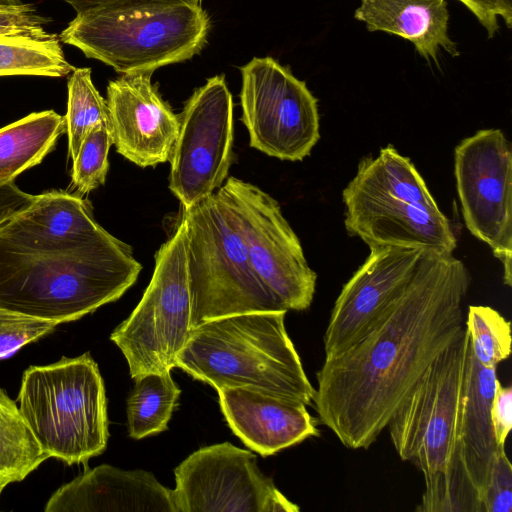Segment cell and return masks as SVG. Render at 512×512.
<instances>
[{
    "label": "cell",
    "mask_w": 512,
    "mask_h": 512,
    "mask_svg": "<svg viewBox=\"0 0 512 512\" xmlns=\"http://www.w3.org/2000/svg\"><path fill=\"white\" fill-rule=\"evenodd\" d=\"M74 69L66 60L57 35L46 39L0 36V76L63 77Z\"/></svg>",
    "instance_id": "cb8c5ba5"
},
{
    "label": "cell",
    "mask_w": 512,
    "mask_h": 512,
    "mask_svg": "<svg viewBox=\"0 0 512 512\" xmlns=\"http://www.w3.org/2000/svg\"><path fill=\"white\" fill-rule=\"evenodd\" d=\"M5 487H6V486H4V485H0V495H1V493H2V491L4 490V488H5Z\"/></svg>",
    "instance_id": "d590c367"
},
{
    "label": "cell",
    "mask_w": 512,
    "mask_h": 512,
    "mask_svg": "<svg viewBox=\"0 0 512 512\" xmlns=\"http://www.w3.org/2000/svg\"><path fill=\"white\" fill-rule=\"evenodd\" d=\"M465 328L475 359L485 367H497L511 353V327L498 311L483 305L468 307Z\"/></svg>",
    "instance_id": "484cf974"
},
{
    "label": "cell",
    "mask_w": 512,
    "mask_h": 512,
    "mask_svg": "<svg viewBox=\"0 0 512 512\" xmlns=\"http://www.w3.org/2000/svg\"><path fill=\"white\" fill-rule=\"evenodd\" d=\"M19 410L49 458L85 464L109 438L105 387L89 353L30 366L22 376Z\"/></svg>",
    "instance_id": "8992f818"
},
{
    "label": "cell",
    "mask_w": 512,
    "mask_h": 512,
    "mask_svg": "<svg viewBox=\"0 0 512 512\" xmlns=\"http://www.w3.org/2000/svg\"><path fill=\"white\" fill-rule=\"evenodd\" d=\"M68 103L65 117L69 156L74 160L89 131L110 125L106 100L93 84L90 68H75L67 83Z\"/></svg>",
    "instance_id": "d4e9b609"
},
{
    "label": "cell",
    "mask_w": 512,
    "mask_h": 512,
    "mask_svg": "<svg viewBox=\"0 0 512 512\" xmlns=\"http://www.w3.org/2000/svg\"><path fill=\"white\" fill-rule=\"evenodd\" d=\"M285 314L252 312L205 321L191 330L176 367L216 390L245 387L310 405L315 388L286 331Z\"/></svg>",
    "instance_id": "3957f363"
},
{
    "label": "cell",
    "mask_w": 512,
    "mask_h": 512,
    "mask_svg": "<svg viewBox=\"0 0 512 512\" xmlns=\"http://www.w3.org/2000/svg\"><path fill=\"white\" fill-rule=\"evenodd\" d=\"M345 228L369 248L401 247L452 254L457 239L411 160L393 146L364 157L342 192Z\"/></svg>",
    "instance_id": "277c9868"
},
{
    "label": "cell",
    "mask_w": 512,
    "mask_h": 512,
    "mask_svg": "<svg viewBox=\"0 0 512 512\" xmlns=\"http://www.w3.org/2000/svg\"><path fill=\"white\" fill-rule=\"evenodd\" d=\"M186 228L181 220L155 254L151 281L131 315L112 332L132 379L176 367L191 332Z\"/></svg>",
    "instance_id": "9c48e42d"
},
{
    "label": "cell",
    "mask_w": 512,
    "mask_h": 512,
    "mask_svg": "<svg viewBox=\"0 0 512 512\" xmlns=\"http://www.w3.org/2000/svg\"><path fill=\"white\" fill-rule=\"evenodd\" d=\"M178 116L169 189L187 209L224 184L234 160L233 99L224 75L207 79Z\"/></svg>",
    "instance_id": "7c38bea8"
},
{
    "label": "cell",
    "mask_w": 512,
    "mask_h": 512,
    "mask_svg": "<svg viewBox=\"0 0 512 512\" xmlns=\"http://www.w3.org/2000/svg\"><path fill=\"white\" fill-rule=\"evenodd\" d=\"M48 458L15 401L0 388V485L21 482Z\"/></svg>",
    "instance_id": "7402d4cb"
},
{
    "label": "cell",
    "mask_w": 512,
    "mask_h": 512,
    "mask_svg": "<svg viewBox=\"0 0 512 512\" xmlns=\"http://www.w3.org/2000/svg\"><path fill=\"white\" fill-rule=\"evenodd\" d=\"M370 32L383 31L410 41L427 61L437 63L439 48L459 55L448 35L446 0H362L354 14Z\"/></svg>",
    "instance_id": "ffe728a7"
},
{
    "label": "cell",
    "mask_w": 512,
    "mask_h": 512,
    "mask_svg": "<svg viewBox=\"0 0 512 512\" xmlns=\"http://www.w3.org/2000/svg\"><path fill=\"white\" fill-rule=\"evenodd\" d=\"M425 250L370 248L334 303L323 337L325 360L341 354L374 326L405 289Z\"/></svg>",
    "instance_id": "9a60e30c"
},
{
    "label": "cell",
    "mask_w": 512,
    "mask_h": 512,
    "mask_svg": "<svg viewBox=\"0 0 512 512\" xmlns=\"http://www.w3.org/2000/svg\"><path fill=\"white\" fill-rule=\"evenodd\" d=\"M180 394L171 371L136 378L127 399L129 436L137 440L167 430Z\"/></svg>",
    "instance_id": "603a6c76"
},
{
    "label": "cell",
    "mask_w": 512,
    "mask_h": 512,
    "mask_svg": "<svg viewBox=\"0 0 512 512\" xmlns=\"http://www.w3.org/2000/svg\"><path fill=\"white\" fill-rule=\"evenodd\" d=\"M59 324L0 308V359L52 332Z\"/></svg>",
    "instance_id": "83f0119b"
},
{
    "label": "cell",
    "mask_w": 512,
    "mask_h": 512,
    "mask_svg": "<svg viewBox=\"0 0 512 512\" xmlns=\"http://www.w3.org/2000/svg\"><path fill=\"white\" fill-rule=\"evenodd\" d=\"M217 391L233 433L263 457L320 435L316 420L299 401L245 387Z\"/></svg>",
    "instance_id": "ac0fdd59"
},
{
    "label": "cell",
    "mask_w": 512,
    "mask_h": 512,
    "mask_svg": "<svg viewBox=\"0 0 512 512\" xmlns=\"http://www.w3.org/2000/svg\"><path fill=\"white\" fill-rule=\"evenodd\" d=\"M460 1V0H459Z\"/></svg>",
    "instance_id": "8d00e7d4"
},
{
    "label": "cell",
    "mask_w": 512,
    "mask_h": 512,
    "mask_svg": "<svg viewBox=\"0 0 512 512\" xmlns=\"http://www.w3.org/2000/svg\"><path fill=\"white\" fill-rule=\"evenodd\" d=\"M45 512H175L173 493L144 470L108 464L84 472L58 488Z\"/></svg>",
    "instance_id": "d6986e66"
},
{
    "label": "cell",
    "mask_w": 512,
    "mask_h": 512,
    "mask_svg": "<svg viewBox=\"0 0 512 512\" xmlns=\"http://www.w3.org/2000/svg\"><path fill=\"white\" fill-rule=\"evenodd\" d=\"M475 15L492 38L499 30L501 16L508 28L512 24V0H460Z\"/></svg>",
    "instance_id": "4dcf8cb0"
},
{
    "label": "cell",
    "mask_w": 512,
    "mask_h": 512,
    "mask_svg": "<svg viewBox=\"0 0 512 512\" xmlns=\"http://www.w3.org/2000/svg\"><path fill=\"white\" fill-rule=\"evenodd\" d=\"M76 12L82 13L97 8H117L164 3H194L200 4L202 0H63Z\"/></svg>",
    "instance_id": "836d02e7"
},
{
    "label": "cell",
    "mask_w": 512,
    "mask_h": 512,
    "mask_svg": "<svg viewBox=\"0 0 512 512\" xmlns=\"http://www.w3.org/2000/svg\"><path fill=\"white\" fill-rule=\"evenodd\" d=\"M454 174L465 225L487 244L512 284V152L500 129H483L454 151Z\"/></svg>",
    "instance_id": "4fadbf2b"
},
{
    "label": "cell",
    "mask_w": 512,
    "mask_h": 512,
    "mask_svg": "<svg viewBox=\"0 0 512 512\" xmlns=\"http://www.w3.org/2000/svg\"><path fill=\"white\" fill-rule=\"evenodd\" d=\"M491 422L497 445L505 446L512 428V387L497 384L491 403Z\"/></svg>",
    "instance_id": "1f68e13d"
},
{
    "label": "cell",
    "mask_w": 512,
    "mask_h": 512,
    "mask_svg": "<svg viewBox=\"0 0 512 512\" xmlns=\"http://www.w3.org/2000/svg\"><path fill=\"white\" fill-rule=\"evenodd\" d=\"M142 265L95 220L89 202L63 191L0 227V308L58 324L118 300Z\"/></svg>",
    "instance_id": "7a4b0ae2"
},
{
    "label": "cell",
    "mask_w": 512,
    "mask_h": 512,
    "mask_svg": "<svg viewBox=\"0 0 512 512\" xmlns=\"http://www.w3.org/2000/svg\"><path fill=\"white\" fill-rule=\"evenodd\" d=\"M466 328L428 366L388 422L398 456L424 476L422 512H436L452 468L467 372Z\"/></svg>",
    "instance_id": "ba28073f"
},
{
    "label": "cell",
    "mask_w": 512,
    "mask_h": 512,
    "mask_svg": "<svg viewBox=\"0 0 512 512\" xmlns=\"http://www.w3.org/2000/svg\"><path fill=\"white\" fill-rule=\"evenodd\" d=\"M181 220L186 228L191 329L230 315L287 312L253 270L220 189L182 209Z\"/></svg>",
    "instance_id": "52a82bcc"
},
{
    "label": "cell",
    "mask_w": 512,
    "mask_h": 512,
    "mask_svg": "<svg viewBox=\"0 0 512 512\" xmlns=\"http://www.w3.org/2000/svg\"><path fill=\"white\" fill-rule=\"evenodd\" d=\"M36 197L20 190L13 181L0 183V227L28 209Z\"/></svg>",
    "instance_id": "d6a6232c"
},
{
    "label": "cell",
    "mask_w": 512,
    "mask_h": 512,
    "mask_svg": "<svg viewBox=\"0 0 512 512\" xmlns=\"http://www.w3.org/2000/svg\"><path fill=\"white\" fill-rule=\"evenodd\" d=\"M175 512H298L257 466L229 442L202 447L174 470Z\"/></svg>",
    "instance_id": "5bb4252c"
},
{
    "label": "cell",
    "mask_w": 512,
    "mask_h": 512,
    "mask_svg": "<svg viewBox=\"0 0 512 512\" xmlns=\"http://www.w3.org/2000/svg\"><path fill=\"white\" fill-rule=\"evenodd\" d=\"M241 121L250 147L287 161L307 157L320 138L318 101L306 83L272 57L240 67Z\"/></svg>",
    "instance_id": "8fae6325"
},
{
    "label": "cell",
    "mask_w": 512,
    "mask_h": 512,
    "mask_svg": "<svg viewBox=\"0 0 512 512\" xmlns=\"http://www.w3.org/2000/svg\"><path fill=\"white\" fill-rule=\"evenodd\" d=\"M470 282L462 261L425 250L374 326L341 354L324 359L313 402L342 445L368 449L428 366L460 336Z\"/></svg>",
    "instance_id": "6da1fadb"
},
{
    "label": "cell",
    "mask_w": 512,
    "mask_h": 512,
    "mask_svg": "<svg viewBox=\"0 0 512 512\" xmlns=\"http://www.w3.org/2000/svg\"><path fill=\"white\" fill-rule=\"evenodd\" d=\"M511 510L512 465L507 457L505 446L498 445L481 497V512H510Z\"/></svg>",
    "instance_id": "f1b7e54d"
},
{
    "label": "cell",
    "mask_w": 512,
    "mask_h": 512,
    "mask_svg": "<svg viewBox=\"0 0 512 512\" xmlns=\"http://www.w3.org/2000/svg\"><path fill=\"white\" fill-rule=\"evenodd\" d=\"M66 131L65 117L53 110L31 113L0 129V183L12 182L39 164Z\"/></svg>",
    "instance_id": "44dd1931"
},
{
    "label": "cell",
    "mask_w": 512,
    "mask_h": 512,
    "mask_svg": "<svg viewBox=\"0 0 512 512\" xmlns=\"http://www.w3.org/2000/svg\"><path fill=\"white\" fill-rule=\"evenodd\" d=\"M48 21L32 4L0 1V36L51 38L56 35L45 30Z\"/></svg>",
    "instance_id": "f546056e"
},
{
    "label": "cell",
    "mask_w": 512,
    "mask_h": 512,
    "mask_svg": "<svg viewBox=\"0 0 512 512\" xmlns=\"http://www.w3.org/2000/svg\"><path fill=\"white\" fill-rule=\"evenodd\" d=\"M499 383L496 367H485L470 345L455 458L436 512H481L497 444L491 422V403Z\"/></svg>",
    "instance_id": "2e32d148"
},
{
    "label": "cell",
    "mask_w": 512,
    "mask_h": 512,
    "mask_svg": "<svg viewBox=\"0 0 512 512\" xmlns=\"http://www.w3.org/2000/svg\"><path fill=\"white\" fill-rule=\"evenodd\" d=\"M219 189L260 280L286 311L309 308L317 275L279 203L259 187L232 176Z\"/></svg>",
    "instance_id": "30bf717a"
},
{
    "label": "cell",
    "mask_w": 512,
    "mask_h": 512,
    "mask_svg": "<svg viewBox=\"0 0 512 512\" xmlns=\"http://www.w3.org/2000/svg\"><path fill=\"white\" fill-rule=\"evenodd\" d=\"M210 28L200 4L97 8L76 14L59 40L121 75L153 73L198 54Z\"/></svg>",
    "instance_id": "5b68a950"
},
{
    "label": "cell",
    "mask_w": 512,
    "mask_h": 512,
    "mask_svg": "<svg viewBox=\"0 0 512 512\" xmlns=\"http://www.w3.org/2000/svg\"><path fill=\"white\" fill-rule=\"evenodd\" d=\"M1 2H8V3H20L21 0H0Z\"/></svg>",
    "instance_id": "e575fe53"
},
{
    "label": "cell",
    "mask_w": 512,
    "mask_h": 512,
    "mask_svg": "<svg viewBox=\"0 0 512 512\" xmlns=\"http://www.w3.org/2000/svg\"><path fill=\"white\" fill-rule=\"evenodd\" d=\"M112 144L110 125L92 128L82 141L72 168V182L80 194H87L105 183Z\"/></svg>",
    "instance_id": "4316f807"
},
{
    "label": "cell",
    "mask_w": 512,
    "mask_h": 512,
    "mask_svg": "<svg viewBox=\"0 0 512 512\" xmlns=\"http://www.w3.org/2000/svg\"><path fill=\"white\" fill-rule=\"evenodd\" d=\"M152 74L111 80L105 99L116 151L142 168L169 161L179 130V116L152 84Z\"/></svg>",
    "instance_id": "e0dca14e"
}]
</instances>
